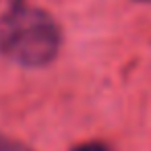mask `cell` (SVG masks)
Masks as SVG:
<instances>
[{
    "label": "cell",
    "instance_id": "obj_1",
    "mask_svg": "<svg viewBox=\"0 0 151 151\" xmlns=\"http://www.w3.org/2000/svg\"><path fill=\"white\" fill-rule=\"evenodd\" d=\"M60 40L54 17L37 6L17 4L0 19V54L21 66L50 64L60 50Z\"/></svg>",
    "mask_w": 151,
    "mask_h": 151
},
{
    "label": "cell",
    "instance_id": "obj_2",
    "mask_svg": "<svg viewBox=\"0 0 151 151\" xmlns=\"http://www.w3.org/2000/svg\"><path fill=\"white\" fill-rule=\"evenodd\" d=\"M0 151H33V149H29L27 145H23L15 139H9L4 134H0Z\"/></svg>",
    "mask_w": 151,
    "mask_h": 151
},
{
    "label": "cell",
    "instance_id": "obj_3",
    "mask_svg": "<svg viewBox=\"0 0 151 151\" xmlns=\"http://www.w3.org/2000/svg\"><path fill=\"white\" fill-rule=\"evenodd\" d=\"M73 151H110V147L104 145V143H99V141H87V143L77 145Z\"/></svg>",
    "mask_w": 151,
    "mask_h": 151
},
{
    "label": "cell",
    "instance_id": "obj_4",
    "mask_svg": "<svg viewBox=\"0 0 151 151\" xmlns=\"http://www.w3.org/2000/svg\"><path fill=\"white\" fill-rule=\"evenodd\" d=\"M139 2H151V0H139Z\"/></svg>",
    "mask_w": 151,
    "mask_h": 151
}]
</instances>
